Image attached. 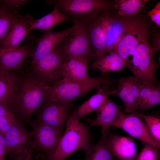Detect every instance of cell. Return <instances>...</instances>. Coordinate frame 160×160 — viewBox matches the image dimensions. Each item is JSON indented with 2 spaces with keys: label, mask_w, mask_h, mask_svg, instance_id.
Wrapping results in <instances>:
<instances>
[{
  "label": "cell",
  "mask_w": 160,
  "mask_h": 160,
  "mask_svg": "<svg viewBox=\"0 0 160 160\" xmlns=\"http://www.w3.org/2000/svg\"><path fill=\"white\" fill-rule=\"evenodd\" d=\"M117 80L106 73L96 77H89L81 81H69L61 79L52 84L46 85V100L59 101L71 103L76 99L87 94L91 90L97 89L105 84L114 87Z\"/></svg>",
  "instance_id": "cell-1"
},
{
  "label": "cell",
  "mask_w": 160,
  "mask_h": 160,
  "mask_svg": "<svg viewBox=\"0 0 160 160\" xmlns=\"http://www.w3.org/2000/svg\"><path fill=\"white\" fill-rule=\"evenodd\" d=\"M66 129L61 137L55 153L43 157V160H65L73 152L81 149L84 151L91 145V135L87 127L77 118L75 110L68 117Z\"/></svg>",
  "instance_id": "cell-2"
},
{
  "label": "cell",
  "mask_w": 160,
  "mask_h": 160,
  "mask_svg": "<svg viewBox=\"0 0 160 160\" xmlns=\"http://www.w3.org/2000/svg\"><path fill=\"white\" fill-rule=\"evenodd\" d=\"M46 85L40 78L33 76H28L24 80L20 92L11 107L20 120L30 121L32 115L44 103Z\"/></svg>",
  "instance_id": "cell-3"
},
{
  "label": "cell",
  "mask_w": 160,
  "mask_h": 160,
  "mask_svg": "<svg viewBox=\"0 0 160 160\" xmlns=\"http://www.w3.org/2000/svg\"><path fill=\"white\" fill-rule=\"evenodd\" d=\"M132 57L127 63V67L132 71L139 82L160 84L155 75L159 65L155 61L154 53L145 34L135 48Z\"/></svg>",
  "instance_id": "cell-4"
},
{
  "label": "cell",
  "mask_w": 160,
  "mask_h": 160,
  "mask_svg": "<svg viewBox=\"0 0 160 160\" xmlns=\"http://www.w3.org/2000/svg\"><path fill=\"white\" fill-rule=\"evenodd\" d=\"M73 23L71 32L58 47L66 59H76L88 63L95 56L91 50L88 23Z\"/></svg>",
  "instance_id": "cell-5"
},
{
  "label": "cell",
  "mask_w": 160,
  "mask_h": 160,
  "mask_svg": "<svg viewBox=\"0 0 160 160\" xmlns=\"http://www.w3.org/2000/svg\"><path fill=\"white\" fill-rule=\"evenodd\" d=\"M73 20L87 23L109 7L108 1L102 0H47Z\"/></svg>",
  "instance_id": "cell-6"
},
{
  "label": "cell",
  "mask_w": 160,
  "mask_h": 160,
  "mask_svg": "<svg viewBox=\"0 0 160 160\" xmlns=\"http://www.w3.org/2000/svg\"><path fill=\"white\" fill-rule=\"evenodd\" d=\"M34 132L32 145L34 151L43 154V157L52 155L55 152L62 136V129L37 121H30Z\"/></svg>",
  "instance_id": "cell-7"
},
{
  "label": "cell",
  "mask_w": 160,
  "mask_h": 160,
  "mask_svg": "<svg viewBox=\"0 0 160 160\" xmlns=\"http://www.w3.org/2000/svg\"><path fill=\"white\" fill-rule=\"evenodd\" d=\"M66 60L58 47L32 65L39 78L49 85L62 79V67Z\"/></svg>",
  "instance_id": "cell-8"
},
{
  "label": "cell",
  "mask_w": 160,
  "mask_h": 160,
  "mask_svg": "<svg viewBox=\"0 0 160 160\" xmlns=\"http://www.w3.org/2000/svg\"><path fill=\"white\" fill-rule=\"evenodd\" d=\"M39 112L36 121L62 129L73 106V103L47 100Z\"/></svg>",
  "instance_id": "cell-9"
},
{
  "label": "cell",
  "mask_w": 160,
  "mask_h": 160,
  "mask_svg": "<svg viewBox=\"0 0 160 160\" xmlns=\"http://www.w3.org/2000/svg\"><path fill=\"white\" fill-rule=\"evenodd\" d=\"M140 118L135 110L130 114H122L115 119L111 126L122 129L131 137L139 139L143 143L150 144L159 151L150 135L145 124Z\"/></svg>",
  "instance_id": "cell-10"
},
{
  "label": "cell",
  "mask_w": 160,
  "mask_h": 160,
  "mask_svg": "<svg viewBox=\"0 0 160 160\" xmlns=\"http://www.w3.org/2000/svg\"><path fill=\"white\" fill-rule=\"evenodd\" d=\"M34 132L24 127L17 117L4 137L7 144V153L10 158L23 151L27 147L32 145Z\"/></svg>",
  "instance_id": "cell-11"
},
{
  "label": "cell",
  "mask_w": 160,
  "mask_h": 160,
  "mask_svg": "<svg viewBox=\"0 0 160 160\" xmlns=\"http://www.w3.org/2000/svg\"><path fill=\"white\" fill-rule=\"evenodd\" d=\"M141 86L134 76L121 77L117 87L111 91V94L119 97L124 104L125 112L131 113L138 109Z\"/></svg>",
  "instance_id": "cell-12"
},
{
  "label": "cell",
  "mask_w": 160,
  "mask_h": 160,
  "mask_svg": "<svg viewBox=\"0 0 160 160\" xmlns=\"http://www.w3.org/2000/svg\"><path fill=\"white\" fill-rule=\"evenodd\" d=\"M73 29L72 26L69 28L58 32L52 30L44 31L43 34L39 40L37 47L32 56V65L41 57L57 47L70 34Z\"/></svg>",
  "instance_id": "cell-13"
},
{
  "label": "cell",
  "mask_w": 160,
  "mask_h": 160,
  "mask_svg": "<svg viewBox=\"0 0 160 160\" xmlns=\"http://www.w3.org/2000/svg\"><path fill=\"white\" fill-rule=\"evenodd\" d=\"M99 20L106 40L104 56L114 51L125 35L128 26L107 16H104Z\"/></svg>",
  "instance_id": "cell-14"
},
{
  "label": "cell",
  "mask_w": 160,
  "mask_h": 160,
  "mask_svg": "<svg viewBox=\"0 0 160 160\" xmlns=\"http://www.w3.org/2000/svg\"><path fill=\"white\" fill-rule=\"evenodd\" d=\"M107 142L113 155L119 160H135L137 156L135 141L131 137L108 134Z\"/></svg>",
  "instance_id": "cell-15"
},
{
  "label": "cell",
  "mask_w": 160,
  "mask_h": 160,
  "mask_svg": "<svg viewBox=\"0 0 160 160\" xmlns=\"http://www.w3.org/2000/svg\"><path fill=\"white\" fill-rule=\"evenodd\" d=\"M30 44L14 48L0 47V70L9 71L18 68L27 57L33 55L35 51Z\"/></svg>",
  "instance_id": "cell-16"
},
{
  "label": "cell",
  "mask_w": 160,
  "mask_h": 160,
  "mask_svg": "<svg viewBox=\"0 0 160 160\" xmlns=\"http://www.w3.org/2000/svg\"><path fill=\"white\" fill-rule=\"evenodd\" d=\"M121 107L108 98L97 112L96 117L93 119H87L91 126H99L102 128V135H107L109 128L112 122L124 114Z\"/></svg>",
  "instance_id": "cell-17"
},
{
  "label": "cell",
  "mask_w": 160,
  "mask_h": 160,
  "mask_svg": "<svg viewBox=\"0 0 160 160\" xmlns=\"http://www.w3.org/2000/svg\"><path fill=\"white\" fill-rule=\"evenodd\" d=\"M32 16L23 17L19 15L15 20L7 35L3 41L1 47L11 49L18 47L28 34Z\"/></svg>",
  "instance_id": "cell-18"
},
{
  "label": "cell",
  "mask_w": 160,
  "mask_h": 160,
  "mask_svg": "<svg viewBox=\"0 0 160 160\" xmlns=\"http://www.w3.org/2000/svg\"><path fill=\"white\" fill-rule=\"evenodd\" d=\"M145 33L140 28L128 26L125 35L112 53L117 54L127 63Z\"/></svg>",
  "instance_id": "cell-19"
},
{
  "label": "cell",
  "mask_w": 160,
  "mask_h": 160,
  "mask_svg": "<svg viewBox=\"0 0 160 160\" xmlns=\"http://www.w3.org/2000/svg\"><path fill=\"white\" fill-rule=\"evenodd\" d=\"M18 82L13 73L0 70V103L11 108L19 93Z\"/></svg>",
  "instance_id": "cell-20"
},
{
  "label": "cell",
  "mask_w": 160,
  "mask_h": 160,
  "mask_svg": "<svg viewBox=\"0 0 160 160\" xmlns=\"http://www.w3.org/2000/svg\"><path fill=\"white\" fill-rule=\"evenodd\" d=\"M113 86L105 84L97 89V92L76 109L77 117L79 120L86 115L93 112H98L108 96L111 94Z\"/></svg>",
  "instance_id": "cell-21"
},
{
  "label": "cell",
  "mask_w": 160,
  "mask_h": 160,
  "mask_svg": "<svg viewBox=\"0 0 160 160\" xmlns=\"http://www.w3.org/2000/svg\"><path fill=\"white\" fill-rule=\"evenodd\" d=\"M88 63L80 59L70 58L62 67V79L66 81H81L88 79Z\"/></svg>",
  "instance_id": "cell-22"
},
{
  "label": "cell",
  "mask_w": 160,
  "mask_h": 160,
  "mask_svg": "<svg viewBox=\"0 0 160 160\" xmlns=\"http://www.w3.org/2000/svg\"><path fill=\"white\" fill-rule=\"evenodd\" d=\"M160 103V84L143 82L139 94L138 109L140 110L151 109Z\"/></svg>",
  "instance_id": "cell-23"
},
{
  "label": "cell",
  "mask_w": 160,
  "mask_h": 160,
  "mask_svg": "<svg viewBox=\"0 0 160 160\" xmlns=\"http://www.w3.org/2000/svg\"><path fill=\"white\" fill-rule=\"evenodd\" d=\"M65 21H73L71 18L63 13L57 7L55 6L51 13L39 19L34 20L33 18L30 22L29 29L30 31L36 28L50 31L55 25Z\"/></svg>",
  "instance_id": "cell-24"
},
{
  "label": "cell",
  "mask_w": 160,
  "mask_h": 160,
  "mask_svg": "<svg viewBox=\"0 0 160 160\" xmlns=\"http://www.w3.org/2000/svg\"><path fill=\"white\" fill-rule=\"evenodd\" d=\"M91 46L93 48L95 57L98 59L104 55L106 40L99 19L91 20L87 23Z\"/></svg>",
  "instance_id": "cell-25"
},
{
  "label": "cell",
  "mask_w": 160,
  "mask_h": 160,
  "mask_svg": "<svg viewBox=\"0 0 160 160\" xmlns=\"http://www.w3.org/2000/svg\"><path fill=\"white\" fill-rule=\"evenodd\" d=\"M127 64L117 54L111 53L97 59L92 64L91 67L102 73H106L109 72H119L127 67Z\"/></svg>",
  "instance_id": "cell-26"
},
{
  "label": "cell",
  "mask_w": 160,
  "mask_h": 160,
  "mask_svg": "<svg viewBox=\"0 0 160 160\" xmlns=\"http://www.w3.org/2000/svg\"><path fill=\"white\" fill-rule=\"evenodd\" d=\"M107 135H102L98 142L85 150V160H117L111 152L108 145Z\"/></svg>",
  "instance_id": "cell-27"
},
{
  "label": "cell",
  "mask_w": 160,
  "mask_h": 160,
  "mask_svg": "<svg viewBox=\"0 0 160 160\" xmlns=\"http://www.w3.org/2000/svg\"><path fill=\"white\" fill-rule=\"evenodd\" d=\"M115 7L121 15L132 16L137 13L148 1L147 0H117Z\"/></svg>",
  "instance_id": "cell-28"
},
{
  "label": "cell",
  "mask_w": 160,
  "mask_h": 160,
  "mask_svg": "<svg viewBox=\"0 0 160 160\" xmlns=\"http://www.w3.org/2000/svg\"><path fill=\"white\" fill-rule=\"evenodd\" d=\"M19 15L16 11H11L0 7V47Z\"/></svg>",
  "instance_id": "cell-29"
},
{
  "label": "cell",
  "mask_w": 160,
  "mask_h": 160,
  "mask_svg": "<svg viewBox=\"0 0 160 160\" xmlns=\"http://www.w3.org/2000/svg\"><path fill=\"white\" fill-rule=\"evenodd\" d=\"M139 116L143 118L151 137L160 149V119L153 116L146 115L138 113Z\"/></svg>",
  "instance_id": "cell-30"
},
{
  "label": "cell",
  "mask_w": 160,
  "mask_h": 160,
  "mask_svg": "<svg viewBox=\"0 0 160 160\" xmlns=\"http://www.w3.org/2000/svg\"><path fill=\"white\" fill-rule=\"evenodd\" d=\"M144 146L135 160H158L160 158L158 150L153 145L144 143Z\"/></svg>",
  "instance_id": "cell-31"
},
{
  "label": "cell",
  "mask_w": 160,
  "mask_h": 160,
  "mask_svg": "<svg viewBox=\"0 0 160 160\" xmlns=\"http://www.w3.org/2000/svg\"><path fill=\"white\" fill-rule=\"evenodd\" d=\"M28 0H0V7L11 11L21 7L28 3Z\"/></svg>",
  "instance_id": "cell-32"
},
{
  "label": "cell",
  "mask_w": 160,
  "mask_h": 160,
  "mask_svg": "<svg viewBox=\"0 0 160 160\" xmlns=\"http://www.w3.org/2000/svg\"><path fill=\"white\" fill-rule=\"evenodd\" d=\"M16 119L15 115L0 116V132L4 135Z\"/></svg>",
  "instance_id": "cell-33"
},
{
  "label": "cell",
  "mask_w": 160,
  "mask_h": 160,
  "mask_svg": "<svg viewBox=\"0 0 160 160\" xmlns=\"http://www.w3.org/2000/svg\"><path fill=\"white\" fill-rule=\"evenodd\" d=\"M34 148L32 145L27 147L19 154L10 158L13 160H33Z\"/></svg>",
  "instance_id": "cell-34"
},
{
  "label": "cell",
  "mask_w": 160,
  "mask_h": 160,
  "mask_svg": "<svg viewBox=\"0 0 160 160\" xmlns=\"http://www.w3.org/2000/svg\"><path fill=\"white\" fill-rule=\"evenodd\" d=\"M152 21L158 26H160V3L158 2L153 8L148 12Z\"/></svg>",
  "instance_id": "cell-35"
},
{
  "label": "cell",
  "mask_w": 160,
  "mask_h": 160,
  "mask_svg": "<svg viewBox=\"0 0 160 160\" xmlns=\"http://www.w3.org/2000/svg\"><path fill=\"white\" fill-rule=\"evenodd\" d=\"M7 144L3 134L0 132V160H6Z\"/></svg>",
  "instance_id": "cell-36"
},
{
  "label": "cell",
  "mask_w": 160,
  "mask_h": 160,
  "mask_svg": "<svg viewBox=\"0 0 160 160\" xmlns=\"http://www.w3.org/2000/svg\"><path fill=\"white\" fill-rule=\"evenodd\" d=\"M15 115L12 108L0 103V116Z\"/></svg>",
  "instance_id": "cell-37"
},
{
  "label": "cell",
  "mask_w": 160,
  "mask_h": 160,
  "mask_svg": "<svg viewBox=\"0 0 160 160\" xmlns=\"http://www.w3.org/2000/svg\"><path fill=\"white\" fill-rule=\"evenodd\" d=\"M152 47L151 48L154 53L160 50V36L158 35L154 39Z\"/></svg>",
  "instance_id": "cell-38"
}]
</instances>
